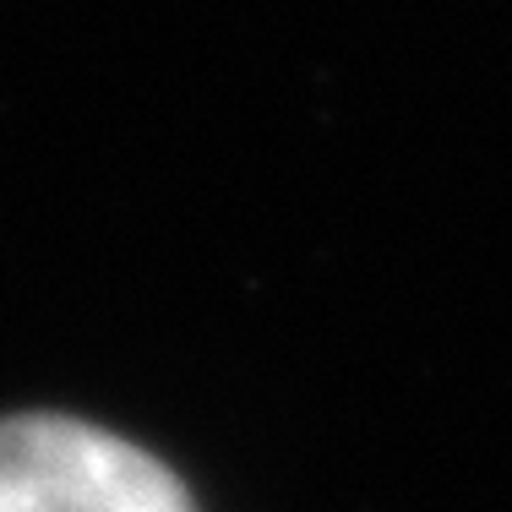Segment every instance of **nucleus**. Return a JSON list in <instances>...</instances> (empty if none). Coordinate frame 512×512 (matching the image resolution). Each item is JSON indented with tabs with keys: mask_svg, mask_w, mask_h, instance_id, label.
<instances>
[{
	"mask_svg": "<svg viewBox=\"0 0 512 512\" xmlns=\"http://www.w3.org/2000/svg\"><path fill=\"white\" fill-rule=\"evenodd\" d=\"M0 512H197L137 442L71 414L0 420Z\"/></svg>",
	"mask_w": 512,
	"mask_h": 512,
	"instance_id": "nucleus-1",
	"label": "nucleus"
}]
</instances>
